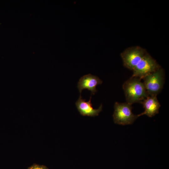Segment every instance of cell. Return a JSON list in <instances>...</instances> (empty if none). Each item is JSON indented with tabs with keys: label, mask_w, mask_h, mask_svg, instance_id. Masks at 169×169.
Wrapping results in <instances>:
<instances>
[{
	"label": "cell",
	"mask_w": 169,
	"mask_h": 169,
	"mask_svg": "<svg viewBox=\"0 0 169 169\" xmlns=\"http://www.w3.org/2000/svg\"><path fill=\"white\" fill-rule=\"evenodd\" d=\"M126 102L131 105L136 103H141L149 96L144 85L139 78L131 77L125 81L122 86Z\"/></svg>",
	"instance_id": "1"
},
{
	"label": "cell",
	"mask_w": 169,
	"mask_h": 169,
	"mask_svg": "<svg viewBox=\"0 0 169 169\" xmlns=\"http://www.w3.org/2000/svg\"><path fill=\"white\" fill-rule=\"evenodd\" d=\"M143 79L145 88L149 96H156L161 90L164 83L165 73L160 68L146 76Z\"/></svg>",
	"instance_id": "2"
},
{
	"label": "cell",
	"mask_w": 169,
	"mask_h": 169,
	"mask_svg": "<svg viewBox=\"0 0 169 169\" xmlns=\"http://www.w3.org/2000/svg\"><path fill=\"white\" fill-rule=\"evenodd\" d=\"M131 105L127 102L115 103L113 115L115 123L122 125L133 123L138 117L132 113Z\"/></svg>",
	"instance_id": "3"
},
{
	"label": "cell",
	"mask_w": 169,
	"mask_h": 169,
	"mask_svg": "<svg viewBox=\"0 0 169 169\" xmlns=\"http://www.w3.org/2000/svg\"><path fill=\"white\" fill-rule=\"evenodd\" d=\"M161 68L156 61L149 54L146 53L133 69L132 77L141 79L154 72Z\"/></svg>",
	"instance_id": "4"
},
{
	"label": "cell",
	"mask_w": 169,
	"mask_h": 169,
	"mask_svg": "<svg viewBox=\"0 0 169 169\" xmlns=\"http://www.w3.org/2000/svg\"><path fill=\"white\" fill-rule=\"evenodd\" d=\"M146 53L144 49L136 46L125 49L121 53L120 56L124 66L133 70Z\"/></svg>",
	"instance_id": "5"
},
{
	"label": "cell",
	"mask_w": 169,
	"mask_h": 169,
	"mask_svg": "<svg viewBox=\"0 0 169 169\" xmlns=\"http://www.w3.org/2000/svg\"><path fill=\"white\" fill-rule=\"evenodd\" d=\"M102 83V81L98 77L90 74L80 78L78 83L77 88L80 94L83 90L87 89L91 91L92 95L97 92V85Z\"/></svg>",
	"instance_id": "6"
},
{
	"label": "cell",
	"mask_w": 169,
	"mask_h": 169,
	"mask_svg": "<svg viewBox=\"0 0 169 169\" xmlns=\"http://www.w3.org/2000/svg\"><path fill=\"white\" fill-rule=\"evenodd\" d=\"M91 95L88 101L83 99L80 94L79 97L75 103V105L81 115L83 116H87L94 117L99 115L102 111L103 106L101 104L97 109H94L91 102Z\"/></svg>",
	"instance_id": "7"
},
{
	"label": "cell",
	"mask_w": 169,
	"mask_h": 169,
	"mask_svg": "<svg viewBox=\"0 0 169 169\" xmlns=\"http://www.w3.org/2000/svg\"><path fill=\"white\" fill-rule=\"evenodd\" d=\"M144 109L143 112L137 115V117L146 115L151 117L158 114L161 105L156 96H148L141 103Z\"/></svg>",
	"instance_id": "8"
},
{
	"label": "cell",
	"mask_w": 169,
	"mask_h": 169,
	"mask_svg": "<svg viewBox=\"0 0 169 169\" xmlns=\"http://www.w3.org/2000/svg\"><path fill=\"white\" fill-rule=\"evenodd\" d=\"M27 169H49L45 166L34 163Z\"/></svg>",
	"instance_id": "9"
}]
</instances>
